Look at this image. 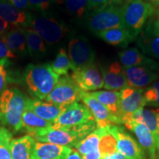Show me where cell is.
<instances>
[{"instance_id": "6da1fadb", "label": "cell", "mask_w": 159, "mask_h": 159, "mask_svg": "<svg viewBox=\"0 0 159 159\" xmlns=\"http://www.w3.org/2000/svg\"><path fill=\"white\" fill-rule=\"evenodd\" d=\"M27 99L20 89H6L0 95V123L14 132L21 130Z\"/></svg>"}, {"instance_id": "7a4b0ae2", "label": "cell", "mask_w": 159, "mask_h": 159, "mask_svg": "<svg viewBox=\"0 0 159 159\" xmlns=\"http://www.w3.org/2000/svg\"><path fill=\"white\" fill-rule=\"evenodd\" d=\"M59 77L49 63L29 64L24 72V81L29 92L41 100L50 94Z\"/></svg>"}, {"instance_id": "3957f363", "label": "cell", "mask_w": 159, "mask_h": 159, "mask_svg": "<svg viewBox=\"0 0 159 159\" xmlns=\"http://www.w3.org/2000/svg\"><path fill=\"white\" fill-rule=\"evenodd\" d=\"M97 128V123L91 121L70 128H51L33 136L40 142L51 143L71 148Z\"/></svg>"}, {"instance_id": "277c9868", "label": "cell", "mask_w": 159, "mask_h": 159, "mask_svg": "<svg viewBox=\"0 0 159 159\" xmlns=\"http://www.w3.org/2000/svg\"><path fill=\"white\" fill-rule=\"evenodd\" d=\"M29 27L36 32L49 46L56 45L70 32L65 23L47 14V12L31 14Z\"/></svg>"}, {"instance_id": "5b68a950", "label": "cell", "mask_w": 159, "mask_h": 159, "mask_svg": "<svg viewBox=\"0 0 159 159\" xmlns=\"http://www.w3.org/2000/svg\"><path fill=\"white\" fill-rule=\"evenodd\" d=\"M86 25L89 30L97 35L108 30L125 27L121 7L114 5L91 11L87 14Z\"/></svg>"}, {"instance_id": "8992f818", "label": "cell", "mask_w": 159, "mask_h": 159, "mask_svg": "<svg viewBox=\"0 0 159 159\" xmlns=\"http://www.w3.org/2000/svg\"><path fill=\"white\" fill-rule=\"evenodd\" d=\"M125 27L137 38L153 14V5L144 0H130L121 7Z\"/></svg>"}, {"instance_id": "52a82bcc", "label": "cell", "mask_w": 159, "mask_h": 159, "mask_svg": "<svg viewBox=\"0 0 159 159\" xmlns=\"http://www.w3.org/2000/svg\"><path fill=\"white\" fill-rule=\"evenodd\" d=\"M83 91L68 75L59 77L57 84L47 97V102L66 107L81 100Z\"/></svg>"}, {"instance_id": "ba28073f", "label": "cell", "mask_w": 159, "mask_h": 159, "mask_svg": "<svg viewBox=\"0 0 159 159\" xmlns=\"http://www.w3.org/2000/svg\"><path fill=\"white\" fill-rule=\"evenodd\" d=\"M119 93V119L120 124L126 126L132 121L133 114L146 105L144 90L142 89L128 87L121 90Z\"/></svg>"}, {"instance_id": "9c48e42d", "label": "cell", "mask_w": 159, "mask_h": 159, "mask_svg": "<svg viewBox=\"0 0 159 159\" xmlns=\"http://www.w3.org/2000/svg\"><path fill=\"white\" fill-rule=\"evenodd\" d=\"M94 118L85 105L78 102L65 107L61 115L52 123V128H70L85 124Z\"/></svg>"}, {"instance_id": "30bf717a", "label": "cell", "mask_w": 159, "mask_h": 159, "mask_svg": "<svg viewBox=\"0 0 159 159\" xmlns=\"http://www.w3.org/2000/svg\"><path fill=\"white\" fill-rule=\"evenodd\" d=\"M68 56L74 70L94 63L95 52L86 38L77 36L68 43Z\"/></svg>"}, {"instance_id": "8fae6325", "label": "cell", "mask_w": 159, "mask_h": 159, "mask_svg": "<svg viewBox=\"0 0 159 159\" xmlns=\"http://www.w3.org/2000/svg\"><path fill=\"white\" fill-rule=\"evenodd\" d=\"M116 139V150L126 159H144L145 154L141 145L124 128L117 125L109 127Z\"/></svg>"}, {"instance_id": "7c38bea8", "label": "cell", "mask_w": 159, "mask_h": 159, "mask_svg": "<svg viewBox=\"0 0 159 159\" xmlns=\"http://www.w3.org/2000/svg\"><path fill=\"white\" fill-rule=\"evenodd\" d=\"M71 77L83 91H94L103 88L101 71L94 63L72 70Z\"/></svg>"}, {"instance_id": "4fadbf2b", "label": "cell", "mask_w": 159, "mask_h": 159, "mask_svg": "<svg viewBox=\"0 0 159 159\" xmlns=\"http://www.w3.org/2000/svg\"><path fill=\"white\" fill-rule=\"evenodd\" d=\"M137 43L142 52L159 61V25L157 21H150L142 29L138 36Z\"/></svg>"}, {"instance_id": "5bb4252c", "label": "cell", "mask_w": 159, "mask_h": 159, "mask_svg": "<svg viewBox=\"0 0 159 159\" xmlns=\"http://www.w3.org/2000/svg\"><path fill=\"white\" fill-rule=\"evenodd\" d=\"M81 100L94 116L97 128H104L112 125H120L117 117L90 93L84 91Z\"/></svg>"}, {"instance_id": "9a60e30c", "label": "cell", "mask_w": 159, "mask_h": 159, "mask_svg": "<svg viewBox=\"0 0 159 159\" xmlns=\"http://www.w3.org/2000/svg\"><path fill=\"white\" fill-rule=\"evenodd\" d=\"M128 86L142 89L152 84L159 77L156 69L148 66H134L124 68Z\"/></svg>"}, {"instance_id": "2e32d148", "label": "cell", "mask_w": 159, "mask_h": 159, "mask_svg": "<svg viewBox=\"0 0 159 159\" xmlns=\"http://www.w3.org/2000/svg\"><path fill=\"white\" fill-rule=\"evenodd\" d=\"M104 86L108 91H119L128 88L125 69L118 62L111 63L101 69Z\"/></svg>"}, {"instance_id": "e0dca14e", "label": "cell", "mask_w": 159, "mask_h": 159, "mask_svg": "<svg viewBox=\"0 0 159 159\" xmlns=\"http://www.w3.org/2000/svg\"><path fill=\"white\" fill-rule=\"evenodd\" d=\"M0 17L13 27L28 28L31 14L16 8L7 0H0Z\"/></svg>"}, {"instance_id": "ac0fdd59", "label": "cell", "mask_w": 159, "mask_h": 159, "mask_svg": "<svg viewBox=\"0 0 159 159\" xmlns=\"http://www.w3.org/2000/svg\"><path fill=\"white\" fill-rule=\"evenodd\" d=\"M1 39L16 56H27V38L26 28L21 27H12L4 34Z\"/></svg>"}, {"instance_id": "d6986e66", "label": "cell", "mask_w": 159, "mask_h": 159, "mask_svg": "<svg viewBox=\"0 0 159 159\" xmlns=\"http://www.w3.org/2000/svg\"><path fill=\"white\" fill-rule=\"evenodd\" d=\"M125 128L134 133L138 139L139 144L148 152L149 156L151 158L155 159L156 158V139L145 125L135 122V121H132L128 125H126Z\"/></svg>"}, {"instance_id": "ffe728a7", "label": "cell", "mask_w": 159, "mask_h": 159, "mask_svg": "<svg viewBox=\"0 0 159 159\" xmlns=\"http://www.w3.org/2000/svg\"><path fill=\"white\" fill-rule=\"evenodd\" d=\"M26 107L35 113L40 118L53 123L64 110L65 107L39 99H27Z\"/></svg>"}, {"instance_id": "44dd1931", "label": "cell", "mask_w": 159, "mask_h": 159, "mask_svg": "<svg viewBox=\"0 0 159 159\" xmlns=\"http://www.w3.org/2000/svg\"><path fill=\"white\" fill-rule=\"evenodd\" d=\"M71 148L51 143H35L32 159H66Z\"/></svg>"}, {"instance_id": "7402d4cb", "label": "cell", "mask_w": 159, "mask_h": 159, "mask_svg": "<svg viewBox=\"0 0 159 159\" xmlns=\"http://www.w3.org/2000/svg\"><path fill=\"white\" fill-rule=\"evenodd\" d=\"M119 58L123 68L134 66H148L158 69V64L150 57L145 56L137 48L132 47L119 53Z\"/></svg>"}, {"instance_id": "603a6c76", "label": "cell", "mask_w": 159, "mask_h": 159, "mask_svg": "<svg viewBox=\"0 0 159 159\" xmlns=\"http://www.w3.org/2000/svg\"><path fill=\"white\" fill-rule=\"evenodd\" d=\"M97 35L109 44L123 47V48L128 47L129 43L132 42L135 39H136L125 27H118V28L108 30L101 32Z\"/></svg>"}, {"instance_id": "cb8c5ba5", "label": "cell", "mask_w": 159, "mask_h": 159, "mask_svg": "<svg viewBox=\"0 0 159 159\" xmlns=\"http://www.w3.org/2000/svg\"><path fill=\"white\" fill-rule=\"evenodd\" d=\"M132 121L145 125L157 140L159 135V108L139 109L133 114Z\"/></svg>"}, {"instance_id": "d4e9b609", "label": "cell", "mask_w": 159, "mask_h": 159, "mask_svg": "<svg viewBox=\"0 0 159 159\" xmlns=\"http://www.w3.org/2000/svg\"><path fill=\"white\" fill-rule=\"evenodd\" d=\"M52 123L40 118L35 113L26 107L22 116V129L28 135L34 136L35 135L51 128Z\"/></svg>"}, {"instance_id": "484cf974", "label": "cell", "mask_w": 159, "mask_h": 159, "mask_svg": "<svg viewBox=\"0 0 159 159\" xmlns=\"http://www.w3.org/2000/svg\"><path fill=\"white\" fill-rule=\"evenodd\" d=\"M35 143L34 138L30 135L12 139V159H32Z\"/></svg>"}, {"instance_id": "4316f807", "label": "cell", "mask_w": 159, "mask_h": 159, "mask_svg": "<svg viewBox=\"0 0 159 159\" xmlns=\"http://www.w3.org/2000/svg\"><path fill=\"white\" fill-rule=\"evenodd\" d=\"M27 52L33 58H41L47 55V48L43 39L30 27L26 28Z\"/></svg>"}, {"instance_id": "83f0119b", "label": "cell", "mask_w": 159, "mask_h": 159, "mask_svg": "<svg viewBox=\"0 0 159 159\" xmlns=\"http://www.w3.org/2000/svg\"><path fill=\"white\" fill-rule=\"evenodd\" d=\"M90 94L96 98L99 102L104 105L112 114L119 119V105L120 99V93L116 91H96ZM121 125V124H120Z\"/></svg>"}, {"instance_id": "f1b7e54d", "label": "cell", "mask_w": 159, "mask_h": 159, "mask_svg": "<svg viewBox=\"0 0 159 159\" xmlns=\"http://www.w3.org/2000/svg\"><path fill=\"white\" fill-rule=\"evenodd\" d=\"M110 125L104 128H99L100 131V142L99 149L101 153V158L107 155L116 152V139L111 132Z\"/></svg>"}, {"instance_id": "f546056e", "label": "cell", "mask_w": 159, "mask_h": 159, "mask_svg": "<svg viewBox=\"0 0 159 159\" xmlns=\"http://www.w3.org/2000/svg\"><path fill=\"white\" fill-rule=\"evenodd\" d=\"M100 142V131L99 128L91 132L85 138L80 141L75 146V149L80 156L89 153L99 149Z\"/></svg>"}, {"instance_id": "4dcf8cb0", "label": "cell", "mask_w": 159, "mask_h": 159, "mask_svg": "<svg viewBox=\"0 0 159 159\" xmlns=\"http://www.w3.org/2000/svg\"><path fill=\"white\" fill-rule=\"evenodd\" d=\"M57 2L63 5L71 16L77 18L83 17L90 12L88 0H59Z\"/></svg>"}, {"instance_id": "1f68e13d", "label": "cell", "mask_w": 159, "mask_h": 159, "mask_svg": "<svg viewBox=\"0 0 159 159\" xmlns=\"http://www.w3.org/2000/svg\"><path fill=\"white\" fill-rule=\"evenodd\" d=\"M51 66L53 71L59 76L68 75L69 71L72 70V64L64 49H59L55 60L51 63Z\"/></svg>"}, {"instance_id": "d6a6232c", "label": "cell", "mask_w": 159, "mask_h": 159, "mask_svg": "<svg viewBox=\"0 0 159 159\" xmlns=\"http://www.w3.org/2000/svg\"><path fill=\"white\" fill-rule=\"evenodd\" d=\"M13 136L5 127L0 128V159H12L11 144Z\"/></svg>"}, {"instance_id": "836d02e7", "label": "cell", "mask_w": 159, "mask_h": 159, "mask_svg": "<svg viewBox=\"0 0 159 159\" xmlns=\"http://www.w3.org/2000/svg\"><path fill=\"white\" fill-rule=\"evenodd\" d=\"M144 98L147 105L159 108V81L144 90Z\"/></svg>"}, {"instance_id": "e575fe53", "label": "cell", "mask_w": 159, "mask_h": 159, "mask_svg": "<svg viewBox=\"0 0 159 159\" xmlns=\"http://www.w3.org/2000/svg\"><path fill=\"white\" fill-rule=\"evenodd\" d=\"M16 56L7 47L5 43L0 38V63L4 66L11 64V60L15 59Z\"/></svg>"}, {"instance_id": "d590c367", "label": "cell", "mask_w": 159, "mask_h": 159, "mask_svg": "<svg viewBox=\"0 0 159 159\" xmlns=\"http://www.w3.org/2000/svg\"><path fill=\"white\" fill-rule=\"evenodd\" d=\"M55 0H28L30 10L46 13L52 5Z\"/></svg>"}, {"instance_id": "8d00e7d4", "label": "cell", "mask_w": 159, "mask_h": 159, "mask_svg": "<svg viewBox=\"0 0 159 159\" xmlns=\"http://www.w3.org/2000/svg\"><path fill=\"white\" fill-rule=\"evenodd\" d=\"M7 82H8V75L5 66L0 63V95L6 89Z\"/></svg>"}, {"instance_id": "74e56055", "label": "cell", "mask_w": 159, "mask_h": 159, "mask_svg": "<svg viewBox=\"0 0 159 159\" xmlns=\"http://www.w3.org/2000/svg\"><path fill=\"white\" fill-rule=\"evenodd\" d=\"M7 1L21 11H27L30 10L28 0H7Z\"/></svg>"}, {"instance_id": "f35d334b", "label": "cell", "mask_w": 159, "mask_h": 159, "mask_svg": "<svg viewBox=\"0 0 159 159\" xmlns=\"http://www.w3.org/2000/svg\"><path fill=\"white\" fill-rule=\"evenodd\" d=\"M90 11L105 7L109 5L108 0H88Z\"/></svg>"}, {"instance_id": "ab89813d", "label": "cell", "mask_w": 159, "mask_h": 159, "mask_svg": "<svg viewBox=\"0 0 159 159\" xmlns=\"http://www.w3.org/2000/svg\"><path fill=\"white\" fill-rule=\"evenodd\" d=\"M82 156L83 159H101V153L99 149L83 155Z\"/></svg>"}, {"instance_id": "60d3db41", "label": "cell", "mask_w": 159, "mask_h": 159, "mask_svg": "<svg viewBox=\"0 0 159 159\" xmlns=\"http://www.w3.org/2000/svg\"><path fill=\"white\" fill-rule=\"evenodd\" d=\"M11 27V25H10L7 21H5L0 17V38Z\"/></svg>"}, {"instance_id": "b9f144b4", "label": "cell", "mask_w": 159, "mask_h": 159, "mask_svg": "<svg viewBox=\"0 0 159 159\" xmlns=\"http://www.w3.org/2000/svg\"><path fill=\"white\" fill-rule=\"evenodd\" d=\"M101 159H126V158L120 153V152L116 151V152H114V153L107 155L104 157H102Z\"/></svg>"}, {"instance_id": "7bdbcfd3", "label": "cell", "mask_w": 159, "mask_h": 159, "mask_svg": "<svg viewBox=\"0 0 159 159\" xmlns=\"http://www.w3.org/2000/svg\"><path fill=\"white\" fill-rule=\"evenodd\" d=\"M66 159H83V158L75 148H71L70 153L69 154V156L66 157Z\"/></svg>"}, {"instance_id": "ee69618b", "label": "cell", "mask_w": 159, "mask_h": 159, "mask_svg": "<svg viewBox=\"0 0 159 159\" xmlns=\"http://www.w3.org/2000/svg\"><path fill=\"white\" fill-rule=\"evenodd\" d=\"M148 1L152 5H159V0H148Z\"/></svg>"}, {"instance_id": "f6af8a7d", "label": "cell", "mask_w": 159, "mask_h": 159, "mask_svg": "<svg viewBox=\"0 0 159 159\" xmlns=\"http://www.w3.org/2000/svg\"><path fill=\"white\" fill-rule=\"evenodd\" d=\"M156 144H157V156H158V158L159 159V135L158 139L156 140Z\"/></svg>"}, {"instance_id": "bcb514c9", "label": "cell", "mask_w": 159, "mask_h": 159, "mask_svg": "<svg viewBox=\"0 0 159 159\" xmlns=\"http://www.w3.org/2000/svg\"><path fill=\"white\" fill-rule=\"evenodd\" d=\"M122 1V0H108L109 2H111V3H115V4L120 3Z\"/></svg>"}, {"instance_id": "7dc6e473", "label": "cell", "mask_w": 159, "mask_h": 159, "mask_svg": "<svg viewBox=\"0 0 159 159\" xmlns=\"http://www.w3.org/2000/svg\"><path fill=\"white\" fill-rule=\"evenodd\" d=\"M157 22L158 23V25H159V11H158V19H157Z\"/></svg>"}]
</instances>
